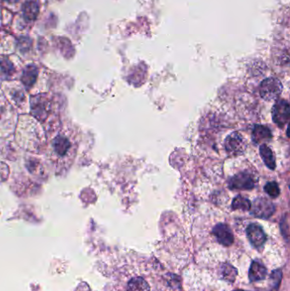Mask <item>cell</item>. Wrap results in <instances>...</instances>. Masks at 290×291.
Wrapping results in <instances>:
<instances>
[{"label": "cell", "mask_w": 290, "mask_h": 291, "mask_svg": "<svg viewBox=\"0 0 290 291\" xmlns=\"http://www.w3.org/2000/svg\"><path fill=\"white\" fill-rule=\"evenodd\" d=\"M78 139L77 133L70 127H63L48 141V159L57 173L70 169L76 158Z\"/></svg>", "instance_id": "1"}, {"label": "cell", "mask_w": 290, "mask_h": 291, "mask_svg": "<svg viewBox=\"0 0 290 291\" xmlns=\"http://www.w3.org/2000/svg\"><path fill=\"white\" fill-rule=\"evenodd\" d=\"M282 91V85L279 79L268 78L260 83V95L264 101H274L278 98Z\"/></svg>", "instance_id": "2"}, {"label": "cell", "mask_w": 290, "mask_h": 291, "mask_svg": "<svg viewBox=\"0 0 290 291\" xmlns=\"http://www.w3.org/2000/svg\"><path fill=\"white\" fill-rule=\"evenodd\" d=\"M250 210L256 217L269 219L276 211V207L268 198H258L251 204Z\"/></svg>", "instance_id": "3"}, {"label": "cell", "mask_w": 290, "mask_h": 291, "mask_svg": "<svg viewBox=\"0 0 290 291\" xmlns=\"http://www.w3.org/2000/svg\"><path fill=\"white\" fill-rule=\"evenodd\" d=\"M225 149L230 155L238 156L244 153L247 142L244 137L238 132H232L226 138Z\"/></svg>", "instance_id": "4"}, {"label": "cell", "mask_w": 290, "mask_h": 291, "mask_svg": "<svg viewBox=\"0 0 290 291\" xmlns=\"http://www.w3.org/2000/svg\"><path fill=\"white\" fill-rule=\"evenodd\" d=\"M290 103L286 100H279L274 104L272 112V120L279 128H284L290 119Z\"/></svg>", "instance_id": "5"}, {"label": "cell", "mask_w": 290, "mask_h": 291, "mask_svg": "<svg viewBox=\"0 0 290 291\" xmlns=\"http://www.w3.org/2000/svg\"><path fill=\"white\" fill-rule=\"evenodd\" d=\"M228 186L232 190H251L256 187V181L250 174L241 172L230 177Z\"/></svg>", "instance_id": "6"}, {"label": "cell", "mask_w": 290, "mask_h": 291, "mask_svg": "<svg viewBox=\"0 0 290 291\" xmlns=\"http://www.w3.org/2000/svg\"><path fill=\"white\" fill-rule=\"evenodd\" d=\"M246 233L251 244L257 248L262 247L266 241V235L259 224H250L246 229Z\"/></svg>", "instance_id": "7"}, {"label": "cell", "mask_w": 290, "mask_h": 291, "mask_svg": "<svg viewBox=\"0 0 290 291\" xmlns=\"http://www.w3.org/2000/svg\"><path fill=\"white\" fill-rule=\"evenodd\" d=\"M214 236L217 241L224 246H230L234 243V236L230 227L224 223L217 224L213 228Z\"/></svg>", "instance_id": "8"}, {"label": "cell", "mask_w": 290, "mask_h": 291, "mask_svg": "<svg viewBox=\"0 0 290 291\" xmlns=\"http://www.w3.org/2000/svg\"><path fill=\"white\" fill-rule=\"evenodd\" d=\"M48 102L42 96H35L32 98V111L38 119H46L48 115Z\"/></svg>", "instance_id": "9"}, {"label": "cell", "mask_w": 290, "mask_h": 291, "mask_svg": "<svg viewBox=\"0 0 290 291\" xmlns=\"http://www.w3.org/2000/svg\"><path fill=\"white\" fill-rule=\"evenodd\" d=\"M272 137V131L266 126L257 125L254 127L253 132H252V140L256 144H266L264 142L270 141Z\"/></svg>", "instance_id": "10"}, {"label": "cell", "mask_w": 290, "mask_h": 291, "mask_svg": "<svg viewBox=\"0 0 290 291\" xmlns=\"http://www.w3.org/2000/svg\"><path fill=\"white\" fill-rule=\"evenodd\" d=\"M40 3L38 0H28L22 6L23 17L26 22L37 19L40 14Z\"/></svg>", "instance_id": "11"}, {"label": "cell", "mask_w": 290, "mask_h": 291, "mask_svg": "<svg viewBox=\"0 0 290 291\" xmlns=\"http://www.w3.org/2000/svg\"><path fill=\"white\" fill-rule=\"evenodd\" d=\"M266 274H268V270L266 268V266L258 260H254L248 271V278L251 282L264 279L266 277Z\"/></svg>", "instance_id": "12"}, {"label": "cell", "mask_w": 290, "mask_h": 291, "mask_svg": "<svg viewBox=\"0 0 290 291\" xmlns=\"http://www.w3.org/2000/svg\"><path fill=\"white\" fill-rule=\"evenodd\" d=\"M38 75V69L36 66L31 64V65L26 66V68H24L20 80L23 85L29 89L34 85L37 80Z\"/></svg>", "instance_id": "13"}, {"label": "cell", "mask_w": 290, "mask_h": 291, "mask_svg": "<svg viewBox=\"0 0 290 291\" xmlns=\"http://www.w3.org/2000/svg\"><path fill=\"white\" fill-rule=\"evenodd\" d=\"M260 155L262 157L266 166L272 170L276 169L275 155L273 153L272 150L270 149L268 145L262 144L260 146Z\"/></svg>", "instance_id": "14"}, {"label": "cell", "mask_w": 290, "mask_h": 291, "mask_svg": "<svg viewBox=\"0 0 290 291\" xmlns=\"http://www.w3.org/2000/svg\"><path fill=\"white\" fill-rule=\"evenodd\" d=\"M127 291H150V286L142 277H134L130 280Z\"/></svg>", "instance_id": "15"}, {"label": "cell", "mask_w": 290, "mask_h": 291, "mask_svg": "<svg viewBox=\"0 0 290 291\" xmlns=\"http://www.w3.org/2000/svg\"><path fill=\"white\" fill-rule=\"evenodd\" d=\"M220 273L223 279L226 280L228 282H234L236 279L238 271L236 269L230 264H224L220 267Z\"/></svg>", "instance_id": "16"}, {"label": "cell", "mask_w": 290, "mask_h": 291, "mask_svg": "<svg viewBox=\"0 0 290 291\" xmlns=\"http://www.w3.org/2000/svg\"><path fill=\"white\" fill-rule=\"evenodd\" d=\"M232 207L234 209H240V210H244V211H248V210H250L251 202L245 197H242L241 195L236 196V198H234V201L232 203Z\"/></svg>", "instance_id": "17"}, {"label": "cell", "mask_w": 290, "mask_h": 291, "mask_svg": "<svg viewBox=\"0 0 290 291\" xmlns=\"http://www.w3.org/2000/svg\"><path fill=\"white\" fill-rule=\"evenodd\" d=\"M14 73V67L9 60L0 61V75L3 77H10Z\"/></svg>", "instance_id": "18"}, {"label": "cell", "mask_w": 290, "mask_h": 291, "mask_svg": "<svg viewBox=\"0 0 290 291\" xmlns=\"http://www.w3.org/2000/svg\"><path fill=\"white\" fill-rule=\"evenodd\" d=\"M264 192L270 196V198H276L280 195V188L276 181H270L266 184L264 187Z\"/></svg>", "instance_id": "19"}, {"label": "cell", "mask_w": 290, "mask_h": 291, "mask_svg": "<svg viewBox=\"0 0 290 291\" xmlns=\"http://www.w3.org/2000/svg\"><path fill=\"white\" fill-rule=\"evenodd\" d=\"M282 272L280 270L278 271H274L272 274V278L274 281V285H278L281 282Z\"/></svg>", "instance_id": "20"}, {"label": "cell", "mask_w": 290, "mask_h": 291, "mask_svg": "<svg viewBox=\"0 0 290 291\" xmlns=\"http://www.w3.org/2000/svg\"><path fill=\"white\" fill-rule=\"evenodd\" d=\"M4 1H6V2H8V3L14 4L18 3V2H19L20 0H4Z\"/></svg>", "instance_id": "21"}, {"label": "cell", "mask_w": 290, "mask_h": 291, "mask_svg": "<svg viewBox=\"0 0 290 291\" xmlns=\"http://www.w3.org/2000/svg\"><path fill=\"white\" fill-rule=\"evenodd\" d=\"M234 291H245V290H242V289H236V290Z\"/></svg>", "instance_id": "22"}]
</instances>
